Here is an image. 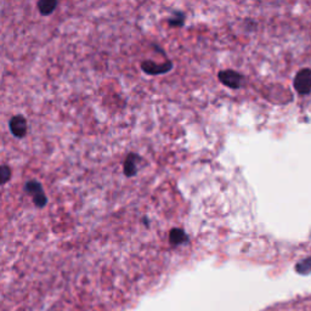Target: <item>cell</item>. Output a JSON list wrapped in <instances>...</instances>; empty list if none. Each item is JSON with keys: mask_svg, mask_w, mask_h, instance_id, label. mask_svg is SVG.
<instances>
[{"mask_svg": "<svg viewBox=\"0 0 311 311\" xmlns=\"http://www.w3.org/2000/svg\"><path fill=\"white\" fill-rule=\"evenodd\" d=\"M295 90L300 94V95H306L311 93V69L304 68L300 69L295 75L294 81Z\"/></svg>", "mask_w": 311, "mask_h": 311, "instance_id": "6da1fadb", "label": "cell"}, {"mask_svg": "<svg viewBox=\"0 0 311 311\" xmlns=\"http://www.w3.org/2000/svg\"><path fill=\"white\" fill-rule=\"evenodd\" d=\"M25 191L28 193V195H31L33 198L38 197V196L40 195H44L43 186H41V184L37 180L27 181L25 185Z\"/></svg>", "mask_w": 311, "mask_h": 311, "instance_id": "ba28073f", "label": "cell"}, {"mask_svg": "<svg viewBox=\"0 0 311 311\" xmlns=\"http://www.w3.org/2000/svg\"><path fill=\"white\" fill-rule=\"evenodd\" d=\"M57 5H59V3L56 0H40V2L37 3L39 13L43 16H49V15L53 14Z\"/></svg>", "mask_w": 311, "mask_h": 311, "instance_id": "52a82bcc", "label": "cell"}, {"mask_svg": "<svg viewBox=\"0 0 311 311\" xmlns=\"http://www.w3.org/2000/svg\"><path fill=\"white\" fill-rule=\"evenodd\" d=\"M185 22V14L180 13V11H175L173 16L170 19H168L169 26L171 27H181Z\"/></svg>", "mask_w": 311, "mask_h": 311, "instance_id": "9c48e42d", "label": "cell"}, {"mask_svg": "<svg viewBox=\"0 0 311 311\" xmlns=\"http://www.w3.org/2000/svg\"><path fill=\"white\" fill-rule=\"evenodd\" d=\"M218 77L219 80L230 89H238L243 83L242 75L236 71H232V69H225V71L219 72Z\"/></svg>", "mask_w": 311, "mask_h": 311, "instance_id": "7a4b0ae2", "label": "cell"}, {"mask_svg": "<svg viewBox=\"0 0 311 311\" xmlns=\"http://www.w3.org/2000/svg\"><path fill=\"white\" fill-rule=\"evenodd\" d=\"M141 68H143L145 73L150 75H158L171 71V68H173V63L170 61H167L159 65V63H156L151 61V60H147V61H144L141 63Z\"/></svg>", "mask_w": 311, "mask_h": 311, "instance_id": "3957f363", "label": "cell"}, {"mask_svg": "<svg viewBox=\"0 0 311 311\" xmlns=\"http://www.w3.org/2000/svg\"><path fill=\"white\" fill-rule=\"evenodd\" d=\"M137 161H141V158L135 153H129L124 162V175L128 177L134 176L138 171Z\"/></svg>", "mask_w": 311, "mask_h": 311, "instance_id": "5b68a950", "label": "cell"}, {"mask_svg": "<svg viewBox=\"0 0 311 311\" xmlns=\"http://www.w3.org/2000/svg\"><path fill=\"white\" fill-rule=\"evenodd\" d=\"M295 270L300 275H309L311 274V258L301 260L295 265Z\"/></svg>", "mask_w": 311, "mask_h": 311, "instance_id": "30bf717a", "label": "cell"}, {"mask_svg": "<svg viewBox=\"0 0 311 311\" xmlns=\"http://www.w3.org/2000/svg\"><path fill=\"white\" fill-rule=\"evenodd\" d=\"M10 130L15 138H23L27 132V120L21 114H16L9 122Z\"/></svg>", "mask_w": 311, "mask_h": 311, "instance_id": "277c9868", "label": "cell"}, {"mask_svg": "<svg viewBox=\"0 0 311 311\" xmlns=\"http://www.w3.org/2000/svg\"><path fill=\"white\" fill-rule=\"evenodd\" d=\"M169 241L173 246H180V244L189 242V236L183 229H173L169 234Z\"/></svg>", "mask_w": 311, "mask_h": 311, "instance_id": "8992f818", "label": "cell"}, {"mask_svg": "<svg viewBox=\"0 0 311 311\" xmlns=\"http://www.w3.org/2000/svg\"><path fill=\"white\" fill-rule=\"evenodd\" d=\"M11 176V169L7 164H3L0 167V177H2V185H5Z\"/></svg>", "mask_w": 311, "mask_h": 311, "instance_id": "8fae6325", "label": "cell"}]
</instances>
